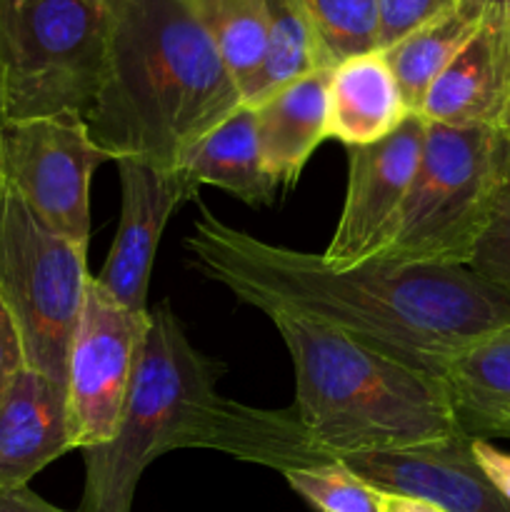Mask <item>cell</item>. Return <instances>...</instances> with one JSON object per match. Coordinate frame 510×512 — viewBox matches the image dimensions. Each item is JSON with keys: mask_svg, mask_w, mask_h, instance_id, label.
<instances>
[{"mask_svg": "<svg viewBox=\"0 0 510 512\" xmlns=\"http://www.w3.org/2000/svg\"><path fill=\"white\" fill-rule=\"evenodd\" d=\"M193 265L240 303L315 320L445 380L450 360L510 325V300L470 268L368 260L333 270L320 255L265 243L200 205L185 238Z\"/></svg>", "mask_w": 510, "mask_h": 512, "instance_id": "6da1fadb", "label": "cell"}, {"mask_svg": "<svg viewBox=\"0 0 510 512\" xmlns=\"http://www.w3.org/2000/svg\"><path fill=\"white\" fill-rule=\"evenodd\" d=\"M223 365L200 353L170 303L150 308L123 418L110 443L83 450L78 512H130L145 468L170 450H220L288 473L323 465L293 408L263 410L218 393Z\"/></svg>", "mask_w": 510, "mask_h": 512, "instance_id": "7a4b0ae2", "label": "cell"}, {"mask_svg": "<svg viewBox=\"0 0 510 512\" xmlns=\"http://www.w3.org/2000/svg\"><path fill=\"white\" fill-rule=\"evenodd\" d=\"M105 73L85 113L95 143L118 160L180 168L243 105L240 90L185 0H108Z\"/></svg>", "mask_w": 510, "mask_h": 512, "instance_id": "3957f363", "label": "cell"}, {"mask_svg": "<svg viewBox=\"0 0 510 512\" xmlns=\"http://www.w3.org/2000/svg\"><path fill=\"white\" fill-rule=\"evenodd\" d=\"M295 370V415L323 460L440 443L465 433L443 378L350 335L268 313Z\"/></svg>", "mask_w": 510, "mask_h": 512, "instance_id": "277c9868", "label": "cell"}, {"mask_svg": "<svg viewBox=\"0 0 510 512\" xmlns=\"http://www.w3.org/2000/svg\"><path fill=\"white\" fill-rule=\"evenodd\" d=\"M510 178V130L428 123L398 230L375 260L468 268Z\"/></svg>", "mask_w": 510, "mask_h": 512, "instance_id": "5b68a950", "label": "cell"}, {"mask_svg": "<svg viewBox=\"0 0 510 512\" xmlns=\"http://www.w3.org/2000/svg\"><path fill=\"white\" fill-rule=\"evenodd\" d=\"M108 23L100 0H0L3 123L88 113L103 83Z\"/></svg>", "mask_w": 510, "mask_h": 512, "instance_id": "8992f818", "label": "cell"}, {"mask_svg": "<svg viewBox=\"0 0 510 512\" xmlns=\"http://www.w3.org/2000/svg\"><path fill=\"white\" fill-rule=\"evenodd\" d=\"M90 278L88 250L40 223L3 175L0 303L18 328L25 365L63 388L68 345Z\"/></svg>", "mask_w": 510, "mask_h": 512, "instance_id": "52a82bcc", "label": "cell"}, {"mask_svg": "<svg viewBox=\"0 0 510 512\" xmlns=\"http://www.w3.org/2000/svg\"><path fill=\"white\" fill-rule=\"evenodd\" d=\"M113 163L90 135L85 115L3 123V175L35 218L88 250L90 180Z\"/></svg>", "mask_w": 510, "mask_h": 512, "instance_id": "ba28073f", "label": "cell"}, {"mask_svg": "<svg viewBox=\"0 0 510 512\" xmlns=\"http://www.w3.org/2000/svg\"><path fill=\"white\" fill-rule=\"evenodd\" d=\"M148 320L150 308H125L90 278L65 363L73 450L100 448L118 430Z\"/></svg>", "mask_w": 510, "mask_h": 512, "instance_id": "9c48e42d", "label": "cell"}, {"mask_svg": "<svg viewBox=\"0 0 510 512\" xmlns=\"http://www.w3.org/2000/svg\"><path fill=\"white\" fill-rule=\"evenodd\" d=\"M425 128L428 123L413 113L388 138L345 148L348 188L333 238L320 253L325 265L348 270L388 248L418 170Z\"/></svg>", "mask_w": 510, "mask_h": 512, "instance_id": "30bf717a", "label": "cell"}, {"mask_svg": "<svg viewBox=\"0 0 510 512\" xmlns=\"http://www.w3.org/2000/svg\"><path fill=\"white\" fill-rule=\"evenodd\" d=\"M120 220L95 283L130 310H148L155 253L170 215L185 200H198L200 185L180 168L118 160Z\"/></svg>", "mask_w": 510, "mask_h": 512, "instance_id": "8fae6325", "label": "cell"}, {"mask_svg": "<svg viewBox=\"0 0 510 512\" xmlns=\"http://www.w3.org/2000/svg\"><path fill=\"white\" fill-rule=\"evenodd\" d=\"M473 435L385 453L348 455L358 478L395 498L418 500L443 512H510L473 458Z\"/></svg>", "mask_w": 510, "mask_h": 512, "instance_id": "7c38bea8", "label": "cell"}, {"mask_svg": "<svg viewBox=\"0 0 510 512\" xmlns=\"http://www.w3.org/2000/svg\"><path fill=\"white\" fill-rule=\"evenodd\" d=\"M415 115L448 128L510 130V18L485 13Z\"/></svg>", "mask_w": 510, "mask_h": 512, "instance_id": "4fadbf2b", "label": "cell"}, {"mask_svg": "<svg viewBox=\"0 0 510 512\" xmlns=\"http://www.w3.org/2000/svg\"><path fill=\"white\" fill-rule=\"evenodd\" d=\"M73 450L65 388L23 368L0 398V490L30 478Z\"/></svg>", "mask_w": 510, "mask_h": 512, "instance_id": "5bb4252c", "label": "cell"}, {"mask_svg": "<svg viewBox=\"0 0 510 512\" xmlns=\"http://www.w3.org/2000/svg\"><path fill=\"white\" fill-rule=\"evenodd\" d=\"M410 115L383 50L353 55L328 70V140L345 148L378 143Z\"/></svg>", "mask_w": 510, "mask_h": 512, "instance_id": "9a60e30c", "label": "cell"}, {"mask_svg": "<svg viewBox=\"0 0 510 512\" xmlns=\"http://www.w3.org/2000/svg\"><path fill=\"white\" fill-rule=\"evenodd\" d=\"M263 168L278 188H293L310 155L328 140V70H318L253 105Z\"/></svg>", "mask_w": 510, "mask_h": 512, "instance_id": "2e32d148", "label": "cell"}, {"mask_svg": "<svg viewBox=\"0 0 510 512\" xmlns=\"http://www.w3.org/2000/svg\"><path fill=\"white\" fill-rule=\"evenodd\" d=\"M180 170L200 188L215 185L248 205H268L278 193L263 168L255 108L245 103L190 150Z\"/></svg>", "mask_w": 510, "mask_h": 512, "instance_id": "e0dca14e", "label": "cell"}, {"mask_svg": "<svg viewBox=\"0 0 510 512\" xmlns=\"http://www.w3.org/2000/svg\"><path fill=\"white\" fill-rule=\"evenodd\" d=\"M445 385L465 433H498L510 420V325L460 350L445 370Z\"/></svg>", "mask_w": 510, "mask_h": 512, "instance_id": "ac0fdd59", "label": "cell"}, {"mask_svg": "<svg viewBox=\"0 0 510 512\" xmlns=\"http://www.w3.org/2000/svg\"><path fill=\"white\" fill-rule=\"evenodd\" d=\"M483 18V8L470 0H458L453 8L383 50L413 113H418L430 85L473 38Z\"/></svg>", "mask_w": 510, "mask_h": 512, "instance_id": "d6986e66", "label": "cell"}, {"mask_svg": "<svg viewBox=\"0 0 510 512\" xmlns=\"http://www.w3.org/2000/svg\"><path fill=\"white\" fill-rule=\"evenodd\" d=\"M223 55L243 103L265 60V0H185Z\"/></svg>", "mask_w": 510, "mask_h": 512, "instance_id": "ffe728a7", "label": "cell"}, {"mask_svg": "<svg viewBox=\"0 0 510 512\" xmlns=\"http://www.w3.org/2000/svg\"><path fill=\"white\" fill-rule=\"evenodd\" d=\"M318 70H325L323 60L300 0H265V60L245 105L260 103Z\"/></svg>", "mask_w": 510, "mask_h": 512, "instance_id": "44dd1931", "label": "cell"}, {"mask_svg": "<svg viewBox=\"0 0 510 512\" xmlns=\"http://www.w3.org/2000/svg\"><path fill=\"white\" fill-rule=\"evenodd\" d=\"M323 68L378 50L380 0H300Z\"/></svg>", "mask_w": 510, "mask_h": 512, "instance_id": "7402d4cb", "label": "cell"}, {"mask_svg": "<svg viewBox=\"0 0 510 512\" xmlns=\"http://www.w3.org/2000/svg\"><path fill=\"white\" fill-rule=\"evenodd\" d=\"M283 475L290 488L318 512H388L390 495L365 483L340 460Z\"/></svg>", "mask_w": 510, "mask_h": 512, "instance_id": "603a6c76", "label": "cell"}, {"mask_svg": "<svg viewBox=\"0 0 510 512\" xmlns=\"http://www.w3.org/2000/svg\"><path fill=\"white\" fill-rule=\"evenodd\" d=\"M468 268L510 300V178L500 190Z\"/></svg>", "mask_w": 510, "mask_h": 512, "instance_id": "cb8c5ba5", "label": "cell"}, {"mask_svg": "<svg viewBox=\"0 0 510 512\" xmlns=\"http://www.w3.org/2000/svg\"><path fill=\"white\" fill-rule=\"evenodd\" d=\"M458 0H380L378 50L390 48L428 20L450 10Z\"/></svg>", "mask_w": 510, "mask_h": 512, "instance_id": "d4e9b609", "label": "cell"}, {"mask_svg": "<svg viewBox=\"0 0 510 512\" xmlns=\"http://www.w3.org/2000/svg\"><path fill=\"white\" fill-rule=\"evenodd\" d=\"M23 368H28V365H25L20 333L10 318L8 308L0 303V398Z\"/></svg>", "mask_w": 510, "mask_h": 512, "instance_id": "484cf974", "label": "cell"}, {"mask_svg": "<svg viewBox=\"0 0 510 512\" xmlns=\"http://www.w3.org/2000/svg\"><path fill=\"white\" fill-rule=\"evenodd\" d=\"M473 458L478 463V468L483 470V475L488 478V483L498 490L500 498L510 505V453L495 448L493 443H488L485 438H473Z\"/></svg>", "mask_w": 510, "mask_h": 512, "instance_id": "4316f807", "label": "cell"}, {"mask_svg": "<svg viewBox=\"0 0 510 512\" xmlns=\"http://www.w3.org/2000/svg\"><path fill=\"white\" fill-rule=\"evenodd\" d=\"M0 512H68L63 508H55L45 498L23 485V488L0 490Z\"/></svg>", "mask_w": 510, "mask_h": 512, "instance_id": "83f0119b", "label": "cell"}, {"mask_svg": "<svg viewBox=\"0 0 510 512\" xmlns=\"http://www.w3.org/2000/svg\"><path fill=\"white\" fill-rule=\"evenodd\" d=\"M388 510L390 512H443L433 508V505H425V503H418V500H408V498H395V495H390Z\"/></svg>", "mask_w": 510, "mask_h": 512, "instance_id": "f1b7e54d", "label": "cell"}, {"mask_svg": "<svg viewBox=\"0 0 510 512\" xmlns=\"http://www.w3.org/2000/svg\"><path fill=\"white\" fill-rule=\"evenodd\" d=\"M470 3L483 8L485 13H498V15H505V18H510V0H470Z\"/></svg>", "mask_w": 510, "mask_h": 512, "instance_id": "f546056e", "label": "cell"}, {"mask_svg": "<svg viewBox=\"0 0 510 512\" xmlns=\"http://www.w3.org/2000/svg\"><path fill=\"white\" fill-rule=\"evenodd\" d=\"M0 188H3V108H0Z\"/></svg>", "mask_w": 510, "mask_h": 512, "instance_id": "4dcf8cb0", "label": "cell"}, {"mask_svg": "<svg viewBox=\"0 0 510 512\" xmlns=\"http://www.w3.org/2000/svg\"><path fill=\"white\" fill-rule=\"evenodd\" d=\"M495 435H505V438H510V420H505V423L500 425L498 433H495Z\"/></svg>", "mask_w": 510, "mask_h": 512, "instance_id": "1f68e13d", "label": "cell"}, {"mask_svg": "<svg viewBox=\"0 0 510 512\" xmlns=\"http://www.w3.org/2000/svg\"><path fill=\"white\" fill-rule=\"evenodd\" d=\"M100 3H108V0H100Z\"/></svg>", "mask_w": 510, "mask_h": 512, "instance_id": "d6a6232c", "label": "cell"}, {"mask_svg": "<svg viewBox=\"0 0 510 512\" xmlns=\"http://www.w3.org/2000/svg\"><path fill=\"white\" fill-rule=\"evenodd\" d=\"M388 512H390V510H388Z\"/></svg>", "mask_w": 510, "mask_h": 512, "instance_id": "836d02e7", "label": "cell"}]
</instances>
